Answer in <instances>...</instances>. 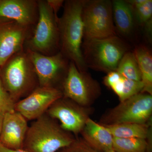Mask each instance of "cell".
Segmentation results:
<instances>
[{"mask_svg":"<svg viewBox=\"0 0 152 152\" xmlns=\"http://www.w3.org/2000/svg\"><path fill=\"white\" fill-rule=\"evenodd\" d=\"M84 0H68L64 3L62 16L58 21L60 34V52L80 72L88 71L82 46L84 37L82 18Z\"/></svg>","mask_w":152,"mask_h":152,"instance_id":"obj_1","label":"cell"},{"mask_svg":"<svg viewBox=\"0 0 152 152\" xmlns=\"http://www.w3.org/2000/svg\"><path fill=\"white\" fill-rule=\"evenodd\" d=\"M130 46L117 35L102 39L83 40V58L88 69L107 74L116 71L123 56Z\"/></svg>","mask_w":152,"mask_h":152,"instance_id":"obj_2","label":"cell"},{"mask_svg":"<svg viewBox=\"0 0 152 152\" xmlns=\"http://www.w3.org/2000/svg\"><path fill=\"white\" fill-rule=\"evenodd\" d=\"M75 139L54 119L44 115L28 127L23 149L28 152H57Z\"/></svg>","mask_w":152,"mask_h":152,"instance_id":"obj_3","label":"cell"},{"mask_svg":"<svg viewBox=\"0 0 152 152\" xmlns=\"http://www.w3.org/2000/svg\"><path fill=\"white\" fill-rule=\"evenodd\" d=\"M0 78L3 86L14 101L38 87L34 68L24 49L13 55L1 67Z\"/></svg>","mask_w":152,"mask_h":152,"instance_id":"obj_4","label":"cell"},{"mask_svg":"<svg viewBox=\"0 0 152 152\" xmlns=\"http://www.w3.org/2000/svg\"><path fill=\"white\" fill-rule=\"evenodd\" d=\"M39 18L24 49L45 56L60 51V34L58 21L46 0H39Z\"/></svg>","mask_w":152,"mask_h":152,"instance_id":"obj_5","label":"cell"},{"mask_svg":"<svg viewBox=\"0 0 152 152\" xmlns=\"http://www.w3.org/2000/svg\"><path fill=\"white\" fill-rule=\"evenodd\" d=\"M82 18L83 40L117 35L113 18L112 1L84 0Z\"/></svg>","mask_w":152,"mask_h":152,"instance_id":"obj_6","label":"cell"},{"mask_svg":"<svg viewBox=\"0 0 152 152\" xmlns=\"http://www.w3.org/2000/svg\"><path fill=\"white\" fill-rule=\"evenodd\" d=\"M152 115V95L140 93L120 102L118 105L107 111L102 117L99 124H149L151 123Z\"/></svg>","mask_w":152,"mask_h":152,"instance_id":"obj_7","label":"cell"},{"mask_svg":"<svg viewBox=\"0 0 152 152\" xmlns=\"http://www.w3.org/2000/svg\"><path fill=\"white\" fill-rule=\"evenodd\" d=\"M61 91L64 97L86 107H91L102 93L97 81L93 78L87 71H79L72 62H70Z\"/></svg>","mask_w":152,"mask_h":152,"instance_id":"obj_8","label":"cell"},{"mask_svg":"<svg viewBox=\"0 0 152 152\" xmlns=\"http://www.w3.org/2000/svg\"><path fill=\"white\" fill-rule=\"evenodd\" d=\"M25 50L34 66L39 86L56 88L57 82L61 80L63 83L70 61L61 52L48 56Z\"/></svg>","mask_w":152,"mask_h":152,"instance_id":"obj_9","label":"cell"},{"mask_svg":"<svg viewBox=\"0 0 152 152\" xmlns=\"http://www.w3.org/2000/svg\"><path fill=\"white\" fill-rule=\"evenodd\" d=\"M47 111L50 118L59 121L63 129L75 135L81 132L93 113L91 107L80 105L64 97L56 101Z\"/></svg>","mask_w":152,"mask_h":152,"instance_id":"obj_10","label":"cell"},{"mask_svg":"<svg viewBox=\"0 0 152 152\" xmlns=\"http://www.w3.org/2000/svg\"><path fill=\"white\" fill-rule=\"evenodd\" d=\"M33 30L15 21L0 18V68L13 55L24 49Z\"/></svg>","mask_w":152,"mask_h":152,"instance_id":"obj_11","label":"cell"},{"mask_svg":"<svg viewBox=\"0 0 152 152\" xmlns=\"http://www.w3.org/2000/svg\"><path fill=\"white\" fill-rule=\"evenodd\" d=\"M63 97V93L59 89L39 86L27 97L16 103L15 110L27 120H36L44 115L56 101Z\"/></svg>","mask_w":152,"mask_h":152,"instance_id":"obj_12","label":"cell"},{"mask_svg":"<svg viewBox=\"0 0 152 152\" xmlns=\"http://www.w3.org/2000/svg\"><path fill=\"white\" fill-rule=\"evenodd\" d=\"M39 18L38 1L0 0V18L15 21L34 29Z\"/></svg>","mask_w":152,"mask_h":152,"instance_id":"obj_13","label":"cell"},{"mask_svg":"<svg viewBox=\"0 0 152 152\" xmlns=\"http://www.w3.org/2000/svg\"><path fill=\"white\" fill-rule=\"evenodd\" d=\"M28 129L27 120L16 111L6 113L3 119L0 143L9 148L22 149Z\"/></svg>","mask_w":152,"mask_h":152,"instance_id":"obj_14","label":"cell"},{"mask_svg":"<svg viewBox=\"0 0 152 152\" xmlns=\"http://www.w3.org/2000/svg\"><path fill=\"white\" fill-rule=\"evenodd\" d=\"M80 134L82 139L97 151L107 152L113 150V137L103 125L91 118L87 120Z\"/></svg>","mask_w":152,"mask_h":152,"instance_id":"obj_15","label":"cell"},{"mask_svg":"<svg viewBox=\"0 0 152 152\" xmlns=\"http://www.w3.org/2000/svg\"><path fill=\"white\" fill-rule=\"evenodd\" d=\"M113 18L116 32L124 37L133 33L136 23L132 7L126 1H112Z\"/></svg>","mask_w":152,"mask_h":152,"instance_id":"obj_16","label":"cell"},{"mask_svg":"<svg viewBox=\"0 0 152 152\" xmlns=\"http://www.w3.org/2000/svg\"><path fill=\"white\" fill-rule=\"evenodd\" d=\"M102 125L108 130L113 137L138 138L152 141L151 123H125L115 125Z\"/></svg>","mask_w":152,"mask_h":152,"instance_id":"obj_17","label":"cell"},{"mask_svg":"<svg viewBox=\"0 0 152 152\" xmlns=\"http://www.w3.org/2000/svg\"><path fill=\"white\" fill-rule=\"evenodd\" d=\"M142 76L143 88L141 93L152 95V55L146 46H137L134 51Z\"/></svg>","mask_w":152,"mask_h":152,"instance_id":"obj_18","label":"cell"},{"mask_svg":"<svg viewBox=\"0 0 152 152\" xmlns=\"http://www.w3.org/2000/svg\"><path fill=\"white\" fill-rule=\"evenodd\" d=\"M132 9L136 21L144 28L149 37L152 35V0L126 1Z\"/></svg>","mask_w":152,"mask_h":152,"instance_id":"obj_19","label":"cell"},{"mask_svg":"<svg viewBox=\"0 0 152 152\" xmlns=\"http://www.w3.org/2000/svg\"><path fill=\"white\" fill-rule=\"evenodd\" d=\"M109 88L113 90L121 102L141 93L143 85L142 81L129 80L121 75Z\"/></svg>","mask_w":152,"mask_h":152,"instance_id":"obj_20","label":"cell"},{"mask_svg":"<svg viewBox=\"0 0 152 152\" xmlns=\"http://www.w3.org/2000/svg\"><path fill=\"white\" fill-rule=\"evenodd\" d=\"M152 149V143L145 139L113 137V150L116 152H146Z\"/></svg>","mask_w":152,"mask_h":152,"instance_id":"obj_21","label":"cell"},{"mask_svg":"<svg viewBox=\"0 0 152 152\" xmlns=\"http://www.w3.org/2000/svg\"><path fill=\"white\" fill-rule=\"evenodd\" d=\"M116 72L126 78L142 81V76L134 52L126 53L120 61Z\"/></svg>","mask_w":152,"mask_h":152,"instance_id":"obj_22","label":"cell"},{"mask_svg":"<svg viewBox=\"0 0 152 152\" xmlns=\"http://www.w3.org/2000/svg\"><path fill=\"white\" fill-rule=\"evenodd\" d=\"M15 101L5 88L0 78V113L15 111Z\"/></svg>","mask_w":152,"mask_h":152,"instance_id":"obj_23","label":"cell"},{"mask_svg":"<svg viewBox=\"0 0 152 152\" xmlns=\"http://www.w3.org/2000/svg\"><path fill=\"white\" fill-rule=\"evenodd\" d=\"M57 152H99L91 148L82 138L76 139L69 145Z\"/></svg>","mask_w":152,"mask_h":152,"instance_id":"obj_24","label":"cell"},{"mask_svg":"<svg viewBox=\"0 0 152 152\" xmlns=\"http://www.w3.org/2000/svg\"><path fill=\"white\" fill-rule=\"evenodd\" d=\"M48 4L52 9L55 16L57 19L59 18L58 16V13L60 9L64 6V1L63 0H46Z\"/></svg>","mask_w":152,"mask_h":152,"instance_id":"obj_25","label":"cell"},{"mask_svg":"<svg viewBox=\"0 0 152 152\" xmlns=\"http://www.w3.org/2000/svg\"><path fill=\"white\" fill-rule=\"evenodd\" d=\"M0 152H28L27 151L22 149H12L9 148L0 143Z\"/></svg>","mask_w":152,"mask_h":152,"instance_id":"obj_26","label":"cell"},{"mask_svg":"<svg viewBox=\"0 0 152 152\" xmlns=\"http://www.w3.org/2000/svg\"><path fill=\"white\" fill-rule=\"evenodd\" d=\"M5 114L0 113V135L1 131L2 126L3 119Z\"/></svg>","mask_w":152,"mask_h":152,"instance_id":"obj_27","label":"cell"},{"mask_svg":"<svg viewBox=\"0 0 152 152\" xmlns=\"http://www.w3.org/2000/svg\"><path fill=\"white\" fill-rule=\"evenodd\" d=\"M146 152H152V150H147Z\"/></svg>","mask_w":152,"mask_h":152,"instance_id":"obj_28","label":"cell"},{"mask_svg":"<svg viewBox=\"0 0 152 152\" xmlns=\"http://www.w3.org/2000/svg\"><path fill=\"white\" fill-rule=\"evenodd\" d=\"M116 152L115 151H113V150H112V151H109L108 152Z\"/></svg>","mask_w":152,"mask_h":152,"instance_id":"obj_29","label":"cell"},{"mask_svg":"<svg viewBox=\"0 0 152 152\" xmlns=\"http://www.w3.org/2000/svg\"><path fill=\"white\" fill-rule=\"evenodd\" d=\"M0 72H1V68H0Z\"/></svg>","mask_w":152,"mask_h":152,"instance_id":"obj_30","label":"cell"}]
</instances>
